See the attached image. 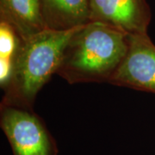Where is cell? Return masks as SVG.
I'll use <instances>...</instances> for the list:
<instances>
[{"instance_id": "cell-1", "label": "cell", "mask_w": 155, "mask_h": 155, "mask_svg": "<svg viewBox=\"0 0 155 155\" xmlns=\"http://www.w3.org/2000/svg\"><path fill=\"white\" fill-rule=\"evenodd\" d=\"M129 48V35L98 22L80 26L70 37L57 74L69 84L110 81Z\"/></svg>"}, {"instance_id": "cell-2", "label": "cell", "mask_w": 155, "mask_h": 155, "mask_svg": "<svg viewBox=\"0 0 155 155\" xmlns=\"http://www.w3.org/2000/svg\"><path fill=\"white\" fill-rule=\"evenodd\" d=\"M76 28H46L22 41L13 59L11 79L3 89L1 104L33 108L39 91L57 74L65 47Z\"/></svg>"}, {"instance_id": "cell-3", "label": "cell", "mask_w": 155, "mask_h": 155, "mask_svg": "<svg viewBox=\"0 0 155 155\" xmlns=\"http://www.w3.org/2000/svg\"><path fill=\"white\" fill-rule=\"evenodd\" d=\"M0 126L13 155H58L55 139L33 108L0 104Z\"/></svg>"}, {"instance_id": "cell-4", "label": "cell", "mask_w": 155, "mask_h": 155, "mask_svg": "<svg viewBox=\"0 0 155 155\" xmlns=\"http://www.w3.org/2000/svg\"><path fill=\"white\" fill-rule=\"evenodd\" d=\"M109 83L155 94V45L147 34L129 35V48Z\"/></svg>"}, {"instance_id": "cell-5", "label": "cell", "mask_w": 155, "mask_h": 155, "mask_svg": "<svg viewBox=\"0 0 155 155\" xmlns=\"http://www.w3.org/2000/svg\"><path fill=\"white\" fill-rule=\"evenodd\" d=\"M91 22H98L128 35L147 34L151 11L147 0H89Z\"/></svg>"}, {"instance_id": "cell-6", "label": "cell", "mask_w": 155, "mask_h": 155, "mask_svg": "<svg viewBox=\"0 0 155 155\" xmlns=\"http://www.w3.org/2000/svg\"><path fill=\"white\" fill-rule=\"evenodd\" d=\"M46 28L70 30L91 22L89 0H39Z\"/></svg>"}, {"instance_id": "cell-7", "label": "cell", "mask_w": 155, "mask_h": 155, "mask_svg": "<svg viewBox=\"0 0 155 155\" xmlns=\"http://www.w3.org/2000/svg\"><path fill=\"white\" fill-rule=\"evenodd\" d=\"M0 20L11 24L22 41L47 28L39 0H0Z\"/></svg>"}, {"instance_id": "cell-8", "label": "cell", "mask_w": 155, "mask_h": 155, "mask_svg": "<svg viewBox=\"0 0 155 155\" xmlns=\"http://www.w3.org/2000/svg\"><path fill=\"white\" fill-rule=\"evenodd\" d=\"M22 39L8 22L0 20V58L14 59Z\"/></svg>"}, {"instance_id": "cell-9", "label": "cell", "mask_w": 155, "mask_h": 155, "mask_svg": "<svg viewBox=\"0 0 155 155\" xmlns=\"http://www.w3.org/2000/svg\"><path fill=\"white\" fill-rule=\"evenodd\" d=\"M13 72V59L0 58V84L5 89L8 84Z\"/></svg>"}]
</instances>
